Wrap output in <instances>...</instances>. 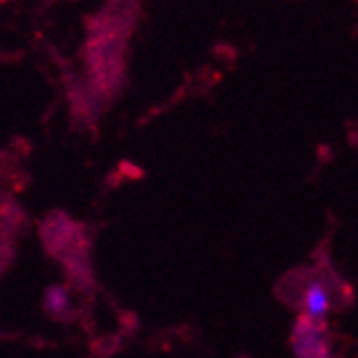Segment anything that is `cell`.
<instances>
[{"mask_svg":"<svg viewBox=\"0 0 358 358\" xmlns=\"http://www.w3.org/2000/svg\"><path fill=\"white\" fill-rule=\"evenodd\" d=\"M44 308L46 313L53 315V317H62L69 313L71 308V297H69V290L64 286H49L44 292Z\"/></svg>","mask_w":358,"mask_h":358,"instance_id":"3","label":"cell"},{"mask_svg":"<svg viewBox=\"0 0 358 358\" xmlns=\"http://www.w3.org/2000/svg\"><path fill=\"white\" fill-rule=\"evenodd\" d=\"M301 303H303V315H308L310 319H317V321L328 319L330 308H332L330 292L325 290V286L321 282H313L303 290Z\"/></svg>","mask_w":358,"mask_h":358,"instance_id":"2","label":"cell"},{"mask_svg":"<svg viewBox=\"0 0 358 358\" xmlns=\"http://www.w3.org/2000/svg\"><path fill=\"white\" fill-rule=\"evenodd\" d=\"M328 332H325V321L310 319L308 315H301L292 328V352L294 356L301 358H325L330 356V343H328Z\"/></svg>","mask_w":358,"mask_h":358,"instance_id":"1","label":"cell"}]
</instances>
